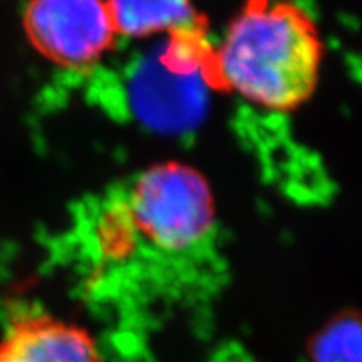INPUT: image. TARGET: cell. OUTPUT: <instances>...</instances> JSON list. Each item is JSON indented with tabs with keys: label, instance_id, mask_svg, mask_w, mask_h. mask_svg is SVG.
<instances>
[{
	"label": "cell",
	"instance_id": "obj_6",
	"mask_svg": "<svg viewBox=\"0 0 362 362\" xmlns=\"http://www.w3.org/2000/svg\"><path fill=\"white\" fill-rule=\"evenodd\" d=\"M110 12L116 34L126 37H151L156 34H193L198 13L188 2H110Z\"/></svg>",
	"mask_w": 362,
	"mask_h": 362
},
{
	"label": "cell",
	"instance_id": "obj_2",
	"mask_svg": "<svg viewBox=\"0 0 362 362\" xmlns=\"http://www.w3.org/2000/svg\"><path fill=\"white\" fill-rule=\"evenodd\" d=\"M126 215L151 245L183 252L200 243L215 221V202L206 180L181 163L151 166L136 180Z\"/></svg>",
	"mask_w": 362,
	"mask_h": 362
},
{
	"label": "cell",
	"instance_id": "obj_5",
	"mask_svg": "<svg viewBox=\"0 0 362 362\" xmlns=\"http://www.w3.org/2000/svg\"><path fill=\"white\" fill-rule=\"evenodd\" d=\"M0 362H104L84 329L49 315H25L0 339Z\"/></svg>",
	"mask_w": 362,
	"mask_h": 362
},
{
	"label": "cell",
	"instance_id": "obj_4",
	"mask_svg": "<svg viewBox=\"0 0 362 362\" xmlns=\"http://www.w3.org/2000/svg\"><path fill=\"white\" fill-rule=\"evenodd\" d=\"M185 35V34H183ZM176 42L161 49L133 76V104L146 123L166 128H185L202 115L205 86L192 45Z\"/></svg>",
	"mask_w": 362,
	"mask_h": 362
},
{
	"label": "cell",
	"instance_id": "obj_3",
	"mask_svg": "<svg viewBox=\"0 0 362 362\" xmlns=\"http://www.w3.org/2000/svg\"><path fill=\"white\" fill-rule=\"evenodd\" d=\"M27 37L56 66L83 69L99 61L116 37L110 6L98 0H39L24 12Z\"/></svg>",
	"mask_w": 362,
	"mask_h": 362
},
{
	"label": "cell",
	"instance_id": "obj_1",
	"mask_svg": "<svg viewBox=\"0 0 362 362\" xmlns=\"http://www.w3.org/2000/svg\"><path fill=\"white\" fill-rule=\"evenodd\" d=\"M322 44L310 17L292 4H250L228 25L214 56L216 79L252 104L291 111L319 81Z\"/></svg>",
	"mask_w": 362,
	"mask_h": 362
},
{
	"label": "cell",
	"instance_id": "obj_7",
	"mask_svg": "<svg viewBox=\"0 0 362 362\" xmlns=\"http://www.w3.org/2000/svg\"><path fill=\"white\" fill-rule=\"evenodd\" d=\"M312 362H362V315L344 314L317 334Z\"/></svg>",
	"mask_w": 362,
	"mask_h": 362
}]
</instances>
